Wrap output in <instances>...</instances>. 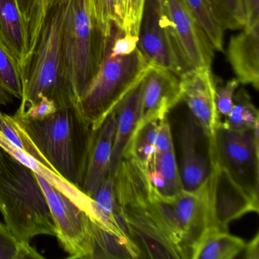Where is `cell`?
Returning a JSON list of instances; mask_svg holds the SVG:
<instances>
[{"mask_svg":"<svg viewBox=\"0 0 259 259\" xmlns=\"http://www.w3.org/2000/svg\"><path fill=\"white\" fill-rule=\"evenodd\" d=\"M142 81L122 100L114 110L116 127L109 171L110 175L114 176L123 159L128 144L140 123Z\"/></svg>","mask_w":259,"mask_h":259,"instance_id":"18","label":"cell"},{"mask_svg":"<svg viewBox=\"0 0 259 259\" xmlns=\"http://www.w3.org/2000/svg\"><path fill=\"white\" fill-rule=\"evenodd\" d=\"M221 123L225 128L233 130H252L258 127V110L245 89H240L235 94L231 110L224 122Z\"/></svg>","mask_w":259,"mask_h":259,"instance_id":"25","label":"cell"},{"mask_svg":"<svg viewBox=\"0 0 259 259\" xmlns=\"http://www.w3.org/2000/svg\"><path fill=\"white\" fill-rule=\"evenodd\" d=\"M116 112L113 110L101 126L95 130L88 156L81 191L92 198L107 178L111 162Z\"/></svg>","mask_w":259,"mask_h":259,"instance_id":"15","label":"cell"},{"mask_svg":"<svg viewBox=\"0 0 259 259\" xmlns=\"http://www.w3.org/2000/svg\"><path fill=\"white\" fill-rule=\"evenodd\" d=\"M199 128L198 122L189 114L180 136V177L183 189L187 192L198 190L210 174V163L199 154L197 148Z\"/></svg>","mask_w":259,"mask_h":259,"instance_id":"17","label":"cell"},{"mask_svg":"<svg viewBox=\"0 0 259 259\" xmlns=\"http://www.w3.org/2000/svg\"><path fill=\"white\" fill-rule=\"evenodd\" d=\"M0 212L24 242L56 236L55 224L37 174L0 145Z\"/></svg>","mask_w":259,"mask_h":259,"instance_id":"3","label":"cell"},{"mask_svg":"<svg viewBox=\"0 0 259 259\" xmlns=\"http://www.w3.org/2000/svg\"><path fill=\"white\" fill-rule=\"evenodd\" d=\"M91 249L89 259L142 258L132 241L110 231L91 219Z\"/></svg>","mask_w":259,"mask_h":259,"instance_id":"19","label":"cell"},{"mask_svg":"<svg viewBox=\"0 0 259 259\" xmlns=\"http://www.w3.org/2000/svg\"><path fill=\"white\" fill-rule=\"evenodd\" d=\"M0 40L11 51L19 65L25 60L26 27L16 0H0Z\"/></svg>","mask_w":259,"mask_h":259,"instance_id":"20","label":"cell"},{"mask_svg":"<svg viewBox=\"0 0 259 259\" xmlns=\"http://www.w3.org/2000/svg\"><path fill=\"white\" fill-rule=\"evenodd\" d=\"M149 175L157 193L166 201L183 190L174 149L154 156Z\"/></svg>","mask_w":259,"mask_h":259,"instance_id":"22","label":"cell"},{"mask_svg":"<svg viewBox=\"0 0 259 259\" xmlns=\"http://www.w3.org/2000/svg\"><path fill=\"white\" fill-rule=\"evenodd\" d=\"M138 45L151 66L178 76L189 70L176 46L163 0H145Z\"/></svg>","mask_w":259,"mask_h":259,"instance_id":"7","label":"cell"},{"mask_svg":"<svg viewBox=\"0 0 259 259\" xmlns=\"http://www.w3.org/2000/svg\"><path fill=\"white\" fill-rule=\"evenodd\" d=\"M245 246L242 238L228 231L210 230L205 233L192 251V259H233Z\"/></svg>","mask_w":259,"mask_h":259,"instance_id":"21","label":"cell"},{"mask_svg":"<svg viewBox=\"0 0 259 259\" xmlns=\"http://www.w3.org/2000/svg\"><path fill=\"white\" fill-rule=\"evenodd\" d=\"M16 2L26 27L31 17L34 0H16Z\"/></svg>","mask_w":259,"mask_h":259,"instance_id":"36","label":"cell"},{"mask_svg":"<svg viewBox=\"0 0 259 259\" xmlns=\"http://www.w3.org/2000/svg\"><path fill=\"white\" fill-rule=\"evenodd\" d=\"M159 121L150 120L139 123L123 158H130L150 170L155 155V139Z\"/></svg>","mask_w":259,"mask_h":259,"instance_id":"23","label":"cell"},{"mask_svg":"<svg viewBox=\"0 0 259 259\" xmlns=\"http://www.w3.org/2000/svg\"><path fill=\"white\" fill-rule=\"evenodd\" d=\"M13 117L20 137L19 149L81 191L95 130L76 105L44 117Z\"/></svg>","mask_w":259,"mask_h":259,"instance_id":"1","label":"cell"},{"mask_svg":"<svg viewBox=\"0 0 259 259\" xmlns=\"http://www.w3.org/2000/svg\"><path fill=\"white\" fill-rule=\"evenodd\" d=\"M43 256L29 242L21 240L0 221V259H42Z\"/></svg>","mask_w":259,"mask_h":259,"instance_id":"27","label":"cell"},{"mask_svg":"<svg viewBox=\"0 0 259 259\" xmlns=\"http://www.w3.org/2000/svg\"><path fill=\"white\" fill-rule=\"evenodd\" d=\"M208 145L209 157L214 159L258 202V127L233 130L220 123L208 139Z\"/></svg>","mask_w":259,"mask_h":259,"instance_id":"6","label":"cell"},{"mask_svg":"<svg viewBox=\"0 0 259 259\" xmlns=\"http://www.w3.org/2000/svg\"><path fill=\"white\" fill-rule=\"evenodd\" d=\"M151 65L139 48L113 52L106 45L99 69L77 101L79 113L97 130L122 100L145 78Z\"/></svg>","mask_w":259,"mask_h":259,"instance_id":"4","label":"cell"},{"mask_svg":"<svg viewBox=\"0 0 259 259\" xmlns=\"http://www.w3.org/2000/svg\"><path fill=\"white\" fill-rule=\"evenodd\" d=\"M152 201L118 207L132 242L139 248L142 258L183 259L181 253L166 238L153 216L150 209Z\"/></svg>","mask_w":259,"mask_h":259,"instance_id":"11","label":"cell"},{"mask_svg":"<svg viewBox=\"0 0 259 259\" xmlns=\"http://www.w3.org/2000/svg\"><path fill=\"white\" fill-rule=\"evenodd\" d=\"M107 40L92 16L88 0H69L62 48L65 71L76 102L99 69Z\"/></svg>","mask_w":259,"mask_h":259,"instance_id":"5","label":"cell"},{"mask_svg":"<svg viewBox=\"0 0 259 259\" xmlns=\"http://www.w3.org/2000/svg\"><path fill=\"white\" fill-rule=\"evenodd\" d=\"M196 19L214 51H223L224 29L215 19L206 0H181Z\"/></svg>","mask_w":259,"mask_h":259,"instance_id":"26","label":"cell"},{"mask_svg":"<svg viewBox=\"0 0 259 259\" xmlns=\"http://www.w3.org/2000/svg\"><path fill=\"white\" fill-rule=\"evenodd\" d=\"M239 81L233 78L224 85L215 87V104L219 116H228L233 105L235 94L239 87Z\"/></svg>","mask_w":259,"mask_h":259,"instance_id":"31","label":"cell"},{"mask_svg":"<svg viewBox=\"0 0 259 259\" xmlns=\"http://www.w3.org/2000/svg\"><path fill=\"white\" fill-rule=\"evenodd\" d=\"M179 78L182 101L187 104L203 133L210 139L221 123L215 104L216 84L210 68L189 69Z\"/></svg>","mask_w":259,"mask_h":259,"instance_id":"12","label":"cell"},{"mask_svg":"<svg viewBox=\"0 0 259 259\" xmlns=\"http://www.w3.org/2000/svg\"><path fill=\"white\" fill-rule=\"evenodd\" d=\"M37 174L39 183L46 195L55 224L57 239L69 258L89 259L91 249V218L89 214Z\"/></svg>","mask_w":259,"mask_h":259,"instance_id":"8","label":"cell"},{"mask_svg":"<svg viewBox=\"0 0 259 259\" xmlns=\"http://www.w3.org/2000/svg\"><path fill=\"white\" fill-rule=\"evenodd\" d=\"M259 25L243 28L229 42L227 58L236 79L259 89Z\"/></svg>","mask_w":259,"mask_h":259,"instance_id":"16","label":"cell"},{"mask_svg":"<svg viewBox=\"0 0 259 259\" xmlns=\"http://www.w3.org/2000/svg\"><path fill=\"white\" fill-rule=\"evenodd\" d=\"M206 2H207V4H208V6H209V7H210V0H206Z\"/></svg>","mask_w":259,"mask_h":259,"instance_id":"39","label":"cell"},{"mask_svg":"<svg viewBox=\"0 0 259 259\" xmlns=\"http://www.w3.org/2000/svg\"><path fill=\"white\" fill-rule=\"evenodd\" d=\"M91 13L106 37L115 27L122 29V18L119 0H88Z\"/></svg>","mask_w":259,"mask_h":259,"instance_id":"29","label":"cell"},{"mask_svg":"<svg viewBox=\"0 0 259 259\" xmlns=\"http://www.w3.org/2000/svg\"><path fill=\"white\" fill-rule=\"evenodd\" d=\"M242 4L245 15V28L259 25V0H242Z\"/></svg>","mask_w":259,"mask_h":259,"instance_id":"34","label":"cell"},{"mask_svg":"<svg viewBox=\"0 0 259 259\" xmlns=\"http://www.w3.org/2000/svg\"><path fill=\"white\" fill-rule=\"evenodd\" d=\"M204 183L212 230L228 231L231 221L249 212L258 213V202L253 200L214 159Z\"/></svg>","mask_w":259,"mask_h":259,"instance_id":"9","label":"cell"},{"mask_svg":"<svg viewBox=\"0 0 259 259\" xmlns=\"http://www.w3.org/2000/svg\"><path fill=\"white\" fill-rule=\"evenodd\" d=\"M174 149L170 124L165 116L159 120L155 139V155L163 154Z\"/></svg>","mask_w":259,"mask_h":259,"instance_id":"33","label":"cell"},{"mask_svg":"<svg viewBox=\"0 0 259 259\" xmlns=\"http://www.w3.org/2000/svg\"><path fill=\"white\" fill-rule=\"evenodd\" d=\"M259 234L256 233L255 236L248 243H245V255L244 258L258 259L259 258Z\"/></svg>","mask_w":259,"mask_h":259,"instance_id":"35","label":"cell"},{"mask_svg":"<svg viewBox=\"0 0 259 259\" xmlns=\"http://www.w3.org/2000/svg\"><path fill=\"white\" fill-rule=\"evenodd\" d=\"M65 1L66 0H34L31 17L26 25V57L34 51L42 28L50 15Z\"/></svg>","mask_w":259,"mask_h":259,"instance_id":"28","label":"cell"},{"mask_svg":"<svg viewBox=\"0 0 259 259\" xmlns=\"http://www.w3.org/2000/svg\"><path fill=\"white\" fill-rule=\"evenodd\" d=\"M181 101L178 75L151 66L142 81L140 123L160 120Z\"/></svg>","mask_w":259,"mask_h":259,"instance_id":"13","label":"cell"},{"mask_svg":"<svg viewBox=\"0 0 259 259\" xmlns=\"http://www.w3.org/2000/svg\"><path fill=\"white\" fill-rule=\"evenodd\" d=\"M69 0L47 19L34 51L19 65L22 97L16 116L23 117L42 101L59 109L76 104L63 63L62 34Z\"/></svg>","mask_w":259,"mask_h":259,"instance_id":"2","label":"cell"},{"mask_svg":"<svg viewBox=\"0 0 259 259\" xmlns=\"http://www.w3.org/2000/svg\"><path fill=\"white\" fill-rule=\"evenodd\" d=\"M176 46L189 69L210 68L214 49L181 0H163Z\"/></svg>","mask_w":259,"mask_h":259,"instance_id":"10","label":"cell"},{"mask_svg":"<svg viewBox=\"0 0 259 259\" xmlns=\"http://www.w3.org/2000/svg\"><path fill=\"white\" fill-rule=\"evenodd\" d=\"M210 9L223 29L239 30L245 25L242 0H210Z\"/></svg>","mask_w":259,"mask_h":259,"instance_id":"30","label":"cell"},{"mask_svg":"<svg viewBox=\"0 0 259 259\" xmlns=\"http://www.w3.org/2000/svg\"><path fill=\"white\" fill-rule=\"evenodd\" d=\"M144 4L145 0H128L122 29L125 34L139 37Z\"/></svg>","mask_w":259,"mask_h":259,"instance_id":"32","label":"cell"},{"mask_svg":"<svg viewBox=\"0 0 259 259\" xmlns=\"http://www.w3.org/2000/svg\"><path fill=\"white\" fill-rule=\"evenodd\" d=\"M4 113H2L1 110H0V131H1V128H2L3 121H4Z\"/></svg>","mask_w":259,"mask_h":259,"instance_id":"38","label":"cell"},{"mask_svg":"<svg viewBox=\"0 0 259 259\" xmlns=\"http://www.w3.org/2000/svg\"><path fill=\"white\" fill-rule=\"evenodd\" d=\"M128 3V0H119V10H120V13L122 18V25H123L124 17H125V13H126Z\"/></svg>","mask_w":259,"mask_h":259,"instance_id":"37","label":"cell"},{"mask_svg":"<svg viewBox=\"0 0 259 259\" xmlns=\"http://www.w3.org/2000/svg\"><path fill=\"white\" fill-rule=\"evenodd\" d=\"M204 183L198 190H183L168 201L172 205L183 230L189 258L192 257V251L200 239L212 230Z\"/></svg>","mask_w":259,"mask_h":259,"instance_id":"14","label":"cell"},{"mask_svg":"<svg viewBox=\"0 0 259 259\" xmlns=\"http://www.w3.org/2000/svg\"><path fill=\"white\" fill-rule=\"evenodd\" d=\"M22 97L19 63L0 40V104H5L12 98L21 100Z\"/></svg>","mask_w":259,"mask_h":259,"instance_id":"24","label":"cell"}]
</instances>
